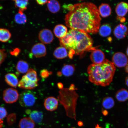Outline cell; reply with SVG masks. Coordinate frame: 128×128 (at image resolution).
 <instances>
[{"instance_id":"obj_1","label":"cell","mask_w":128,"mask_h":128,"mask_svg":"<svg viewBox=\"0 0 128 128\" xmlns=\"http://www.w3.org/2000/svg\"><path fill=\"white\" fill-rule=\"evenodd\" d=\"M68 7L69 12L65 20L67 26L87 33L98 32L101 18L95 4L83 2L69 5Z\"/></svg>"},{"instance_id":"obj_2","label":"cell","mask_w":128,"mask_h":128,"mask_svg":"<svg viewBox=\"0 0 128 128\" xmlns=\"http://www.w3.org/2000/svg\"><path fill=\"white\" fill-rule=\"evenodd\" d=\"M59 40L61 46L69 50L68 56L70 59L74 55L83 57L87 52L96 49L93 47V40L91 36L78 30H70L66 36Z\"/></svg>"},{"instance_id":"obj_3","label":"cell","mask_w":128,"mask_h":128,"mask_svg":"<svg viewBox=\"0 0 128 128\" xmlns=\"http://www.w3.org/2000/svg\"><path fill=\"white\" fill-rule=\"evenodd\" d=\"M116 70L112 62L106 59L101 64H92L87 70L89 80L96 85L108 86L113 80Z\"/></svg>"},{"instance_id":"obj_4","label":"cell","mask_w":128,"mask_h":128,"mask_svg":"<svg viewBox=\"0 0 128 128\" xmlns=\"http://www.w3.org/2000/svg\"><path fill=\"white\" fill-rule=\"evenodd\" d=\"M58 99L64 107L68 117L76 120V112L77 101L79 96L76 90L68 88H63L59 92Z\"/></svg>"},{"instance_id":"obj_5","label":"cell","mask_w":128,"mask_h":128,"mask_svg":"<svg viewBox=\"0 0 128 128\" xmlns=\"http://www.w3.org/2000/svg\"><path fill=\"white\" fill-rule=\"evenodd\" d=\"M19 102L22 106L27 108L33 106L37 99L36 94L33 91L25 90L19 96Z\"/></svg>"},{"instance_id":"obj_6","label":"cell","mask_w":128,"mask_h":128,"mask_svg":"<svg viewBox=\"0 0 128 128\" xmlns=\"http://www.w3.org/2000/svg\"><path fill=\"white\" fill-rule=\"evenodd\" d=\"M18 91L13 88H8L4 91L3 94V98L4 101L8 104L15 103L19 97Z\"/></svg>"},{"instance_id":"obj_7","label":"cell","mask_w":128,"mask_h":128,"mask_svg":"<svg viewBox=\"0 0 128 128\" xmlns=\"http://www.w3.org/2000/svg\"><path fill=\"white\" fill-rule=\"evenodd\" d=\"M112 61L115 66L118 68H123L128 65V58L122 52H118L114 54L112 58Z\"/></svg>"},{"instance_id":"obj_8","label":"cell","mask_w":128,"mask_h":128,"mask_svg":"<svg viewBox=\"0 0 128 128\" xmlns=\"http://www.w3.org/2000/svg\"><path fill=\"white\" fill-rule=\"evenodd\" d=\"M38 38L42 44H50L53 41L54 36L50 30L45 28L40 32Z\"/></svg>"},{"instance_id":"obj_9","label":"cell","mask_w":128,"mask_h":128,"mask_svg":"<svg viewBox=\"0 0 128 128\" xmlns=\"http://www.w3.org/2000/svg\"><path fill=\"white\" fill-rule=\"evenodd\" d=\"M31 52L33 56L38 58L44 56L47 53L46 47L42 43L34 45L32 48Z\"/></svg>"},{"instance_id":"obj_10","label":"cell","mask_w":128,"mask_h":128,"mask_svg":"<svg viewBox=\"0 0 128 128\" xmlns=\"http://www.w3.org/2000/svg\"><path fill=\"white\" fill-rule=\"evenodd\" d=\"M38 86V83L32 82L27 78L25 75L22 77L19 82L18 87L22 89L30 90L35 88Z\"/></svg>"},{"instance_id":"obj_11","label":"cell","mask_w":128,"mask_h":128,"mask_svg":"<svg viewBox=\"0 0 128 128\" xmlns=\"http://www.w3.org/2000/svg\"><path fill=\"white\" fill-rule=\"evenodd\" d=\"M90 59L93 64H101L105 60L104 54L100 50L95 49L92 52Z\"/></svg>"},{"instance_id":"obj_12","label":"cell","mask_w":128,"mask_h":128,"mask_svg":"<svg viewBox=\"0 0 128 128\" xmlns=\"http://www.w3.org/2000/svg\"><path fill=\"white\" fill-rule=\"evenodd\" d=\"M114 34L118 39H122L126 37L128 34V27L122 24L117 26L114 31Z\"/></svg>"},{"instance_id":"obj_13","label":"cell","mask_w":128,"mask_h":128,"mask_svg":"<svg viewBox=\"0 0 128 128\" xmlns=\"http://www.w3.org/2000/svg\"><path fill=\"white\" fill-rule=\"evenodd\" d=\"M58 104V100L56 98L53 97H50L45 100L44 105L48 111H53L57 109Z\"/></svg>"},{"instance_id":"obj_14","label":"cell","mask_w":128,"mask_h":128,"mask_svg":"<svg viewBox=\"0 0 128 128\" xmlns=\"http://www.w3.org/2000/svg\"><path fill=\"white\" fill-rule=\"evenodd\" d=\"M116 12L119 18H124L128 12V4L124 2H120L116 6Z\"/></svg>"},{"instance_id":"obj_15","label":"cell","mask_w":128,"mask_h":128,"mask_svg":"<svg viewBox=\"0 0 128 128\" xmlns=\"http://www.w3.org/2000/svg\"><path fill=\"white\" fill-rule=\"evenodd\" d=\"M54 32L55 36L57 38H62L66 36L68 32V28L63 25H58L55 27Z\"/></svg>"},{"instance_id":"obj_16","label":"cell","mask_w":128,"mask_h":128,"mask_svg":"<svg viewBox=\"0 0 128 128\" xmlns=\"http://www.w3.org/2000/svg\"><path fill=\"white\" fill-rule=\"evenodd\" d=\"M5 78L6 82L11 87L16 88L18 86L19 83L18 78L14 74H7L5 76Z\"/></svg>"},{"instance_id":"obj_17","label":"cell","mask_w":128,"mask_h":128,"mask_svg":"<svg viewBox=\"0 0 128 128\" xmlns=\"http://www.w3.org/2000/svg\"><path fill=\"white\" fill-rule=\"evenodd\" d=\"M98 10L100 15L104 18L109 16L112 13L111 8L107 4H101L99 6Z\"/></svg>"},{"instance_id":"obj_18","label":"cell","mask_w":128,"mask_h":128,"mask_svg":"<svg viewBox=\"0 0 128 128\" xmlns=\"http://www.w3.org/2000/svg\"><path fill=\"white\" fill-rule=\"evenodd\" d=\"M35 123L30 118H24L21 119L19 124L20 128H34Z\"/></svg>"},{"instance_id":"obj_19","label":"cell","mask_w":128,"mask_h":128,"mask_svg":"<svg viewBox=\"0 0 128 128\" xmlns=\"http://www.w3.org/2000/svg\"><path fill=\"white\" fill-rule=\"evenodd\" d=\"M53 55L54 56L58 59H63L68 56V51L66 48L60 46L55 49Z\"/></svg>"},{"instance_id":"obj_20","label":"cell","mask_w":128,"mask_h":128,"mask_svg":"<svg viewBox=\"0 0 128 128\" xmlns=\"http://www.w3.org/2000/svg\"><path fill=\"white\" fill-rule=\"evenodd\" d=\"M47 6L50 12L52 13L55 14L58 12L60 9V3L55 0L48 1Z\"/></svg>"},{"instance_id":"obj_21","label":"cell","mask_w":128,"mask_h":128,"mask_svg":"<svg viewBox=\"0 0 128 128\" xmlns=\"http://www.w3.org/2000/svg\"><path fill=\"white\" fill-rule=\"evenodd\" d=\"M16 69L19 74H24L26 73L29 70V65L24 60H19L17 64Z\"/></svg>"},{"instance_id":"obj_22","label":"cell","mask_w":128,"mask_h":128,"mask_svg":"<svg viewBox=\"0 0 128 128\" xmlns=\"http://www.w3.org/2000/svg\"><path fill=\"white\" fill-rule=\"evenodd\" d=\"M30 118L34 123L40 124L42 121L43 114L42 112L34 110L30 113Z\"/></svg>"},{"instance_id":"obj_23","label":"cell","mask_w":128,"mask_h":128,"mask_svg":"<svg viewBox=\"0 0 128 128\" xmlns=\"http://www.w3.org/2000/svg\"><path fill=\"white\" fill-rule=\"evenodd\" d=\"M75 71V67L74 65L64 64L62 69L61 72L62 74L64 76L68 77L72 76Z\"/></svg>"},{"instance_id":"obj_24","label":"cell","mask_w":128,"mask_h":128,"mask_svg":"<svg viewBox=\"0 0 128 128\" xmlns=\"http://www.w3.org/2000/svg\"><path fill=\"white\" fill-rule=\"evenodd\" d=\"M112 28L111 26L108 24H105L100 27L98 30L100 36L104 37L108 36L111 34Z\"/></svg>"},{"instance_id":"obj_25","label":"cell","mask_w":128,"mask_h":128,"mask_svg":"<svg viewBox=\"0 0 128 128\" xmlns=\"http://www.w3.org/2000/svg\"><path fill=\"white\" fill-rule=\"evenodd\" d=\"M12 36V34L7 29L0 28V41L6 42L8 41Z\"/></svg>"},{"instance_id":"obj_26","label":"cell","mask_w":128,"mask_h":128,"mask_svg":"<svg viewBox=\"0 0 128 128\" xmlns=\"http://www.w3.org/2000/svg\"><path fill=\"white\" fill-rule=\"evenodd\" d=\"M116 100L120 102H126L128 100V91L124 89L118 91L116 95Z\"/></svg>"},{"instance_id":"obj_27","label":"cell","mask_w":128,"mask_h":128,"mask_svg":"<svg viewBox=\"0 0 128 128\" xmlns=\"http://www.w3.org/2000/svg\"><path fill=\"white\" fill-rule=\"evenodd\" d=\"M103 107L106 109H110L114 105V101L111 97H106L103 98L102 102Z\"/></svg>"},{"instance_id":"obj_28","label":"cell","mask_w":128,"mask_h":128,"mask_svg":"<svg viewBox=\"0 0 128 128\" xmlns=\"http://www.w3.org/2000/svg\"><path fill=\"white\" fill-rule=\"evenodd\" d=\"M25 75L29 80L32 82L38 83L39 80L36 72L33 69H29Z\"/></svg>"},{"instance_id":"obj_29","label":"cell","mask_w":128,"mask_h":128,"mask_svg":"<svg viewBox=\"0 0 128 128\" xmlns=\"http://www.w3.org/2000/svg\"><path fill=\"white\" fill-rule=\"evenodd\" d=\"M15 2V7L18 8L19 12H23L26 10L28 4V0H16L14 1Z\"/></svg>"},{"instance_id":"obj_30","label":"cell","mask_w":128,"mask_h":128,"mask_svg":"<svg viewBox=\"0 0 128 128\" xmlns=\"http://www.w3.org/2000/svg\"><path fill=\"white\" fill-rule=\"evenodd\" d=\"M14 19L16 23L18 24H24L27 22L26 16L23 12H18L16 14Z\"/></svg>"},{"instance_id":"obj_31","label":"cell","mask_w":128,"mask_h":128,"mask_svg":"<svg viewBox=\"0 0 128 128\" xmlns=\"http://www.w3.org/2000/svg\"><path fill=\"white\" fill-rule=\"evenodd\" d=\"M52 74V72H49L45 69L41 70L40 72V75L41 77L43 79L47 78L50 75Z\"/></svg>"},{"instance_id":"obj_32","label":"cell","mask_w":128,"mask_h":128,"mask_svg":"<svg viewBox=\"0 0 128 128\" xmlns=\"http://www.w3.org/2000/svg\"><path fill=\"white\" fill-rule=\"evenodd\" d=\"M7 57L5 50L0 48V66Z\"/></svg>"},{"instance_id":"obj_33","label":"cell","mask_w":128,"mask_h":128,"mask_svg":"<svg viewBox=\"0 0 128 128\" xmlns=\"http://www.w3.org/2000/svg\"><path fill=\"white\" fill-rule=\"evenodd\" d=\"M7 115V111L4 107H0V120L3 121Z\"/></svg>"},{"instance_id":"obj_34","label":"cell","mask_w":128,"mask_h":128,"mask_svg":"<svg viewBox=\"0 0 128 128\" xmlns=\"http://www.w3.org/2000/svg\"><path fill=\"white\" fill-rule=\"evenodd\" d=\"M11 54L12 55L16 56L18 55L19 53V50L16 48L10 52Z\"/></svg>"},{"instance_id":"obj_35","label":"cell","mask_w":128,"mask_h":128,"mask_svg":"<svg viewBox=\"0 0 128 128\" xmlns=\"http://www.w3.org/2000/svg\"><path fill=\"white\" fill-rule=\"evenodd\" d=\"M48 1L46 0H36V2L38 4L41 5H44L46 4L48 2Z\"/></svg>"},{"instance_id":"obj_36","label":"cell","mask_w":128,"mask_h":128,"mask_svg":"<svg viewBox=\"0 0 128 128\" xmlns=\"http://www.w3.org/2000/svg\"><path fill=\"white\" fill-rule=\"evenodd\" d=\"M68 88L70 90H78L76 88H75V86L73 84H72Z\"/></svg>"},{"instance_id":"obj_37","label":"cell","mask_w":128,"mask_h":128,"mask_svg":"<svg viewBox=\"0 0 128 128\" xmlns=\"http://www.w3.org/2000/svg\"><path fill=\"white\" fill-rule=\"evenodd\" d=\"M58 87L59 89L60 90L62 89L63 88L64 86L63 84L61 82H59L57 84Z\"/></svg>"},{"instance_id":"obj_38","label":"cell","mask_w":128,"mask_h":128,"mask_svg":"<svg viewBox=\"0 0 128 128\" xmlns=\"http://www.w3.org/2000/svg\"><path fill=\"white\" fill-rule=\"evenodd\" d=\"M102 113L105 116H106L108 114V112L106 110H102Z\"/></svg>"},{"instance_id":"obj_39","label":"cell","mask_w":128,"mask_h":128,"mask_svg":"<svg viewBox=\"0 0 128 128\" xmlns=\"http://www.w3.org/2000/svg\"><path fill=\"white\" fill-rule=\"evenodd\" d=\"M57 76H62V74L61 72H58L57 73Z\"/></svg>"},{"instance_id":"obj_40","label":"cell","mask_w":128,"mask_h":128,"mask_svg":"<svg viewBox=\"0 0 128 128\" xmlns=\"http://www.w3.org/2000/svg\"><path fill=\"white\" fill-rule=\"evenodd\" d=\"M126 85L128 87V76L126 78Z\"/></svg>"},{"instance_id":"obj_41","label":"cell","mask_w":128,"mask_h":128,"mask_svg":"<svg viewBox=\"0 0 128 128\" xmlns=\"http://www.w3.org/2000/svg\"><path fill=\"white\" fill-rule=\"evenodd\" d=\"M3 121L0 120V128H2Z\"/></svg>"},{"instance_id":"obj_42","label":"cell","mask_w":128,"mask_h":128,"mask_svg":"<svg viewBox=\"0 0 128 128\" xmlns=\"http://www.w3.org/2000/svg\"><path fill=\"white\" fill-rule=\"evenodd\" d=\"M125 70L126 72L128 73V64L126 66Z\"/></svg>"},{"instance_id":"obj_43","label":"cell","mask_w":128,"mask_h":128,"mask_svg":"<svg viewBox=\"0 0 128 128\" xmlns=\"http://www.w3.org/2000/svg\"><path fill=\"white\" fill-rule=\"evenodd\" d=\"M78 124L79 126H81L83 124L81 122H78Z\"/></svg>"},{"instance_id":"obj_44","label":"cell","mask_w":128,"mask_h":128,"mask_svg":"<svg viewBox=\"0 0 128 128\" xmlns=\"http://www.w3.org/2000/svg\"><path fill=\"white\" fill-rule=\"evenodd\" d=\"M126 54H127V55L128 56V47L127 49V50H126Z\"/></svg>"}]
</instances>
